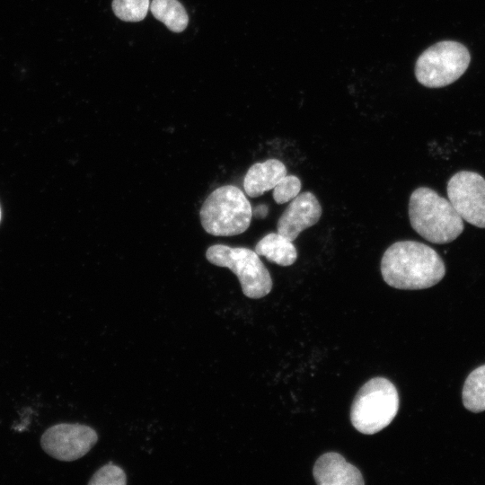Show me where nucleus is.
I'll return each mask as SVG.
<instances>
[{
	"label": "nucleus",
	"instance_id": "nucleus-1",
	"mask_svg": "<svg viewBox=\"0 0 485 485\" xmlns=\"http://www.w3.org/2000/svg\"><path fill=\"white\" fill-rule=\"evenodd\" d=\"M380 268L386 284L405 290L431 287L445 274L439 254L430 246L415 241H400L389 246Z\"/></svg>",
	"mask_w": 485,
	"mask_h": 485
},
{
	"label": "nucleus",
	"instance_id": "nucleus-2",
	"mask_svg": "<svg viewBox=\"0 0 485 485\" xmlns=\"http://www.w3.org/2000/svg\"><path fill=\"white\" fill-rule=\"evenodd\" d=\"M411 227L427 241L444 244L463 231V220L445 198L427 187L416 189L409 200Z\"/></svg>",
	"mask_w": 485,
	"mask_h": 485
},
{
	"label": "nucleus",
	"instance_id": "nucleus-3",
	"mask_svg": "<svg viewBox=\"0 0 485 485\" xmlns=\"http://www.w3.org/2000/svg\"><path fill=\"white\" fill-rule=\"evenodd\" d=\"M204 230L215 236H234L251 225L252 208L244 193L234 185L221 186L206 198L199 211Z\"/></svg>",
	"mask_w": 485,
	"mask_h": 485
},
{
	"label": "nucleus",
	"instance_id": "nucleus-4",
	"mask_svg": "<svg viewBox=\"0 0 485 485\" xmlns=\"http://www.w3.org/2000/svg\"><path fill=\"white\" fill-rule=\"evenodd\" d=\"M399 395L394 384L384 377L366 382L357 393L350 410L353 427L373 435L387 427L397 414Z\"/></svg>",
	"mask_w": 485,
	"mask_h": 485
},
{
	"label": "nucleus",
	"instance_id": "nucleus-5",
	"mask_svg": "<svg viewBox=\"0 0 485 485\" xmlns=\"http://www.w3.org/2000/svg\"><path fill=\"white\" fill-rule=\"evenodd\" d=\"M206 258L213 265L228 268L239 279L244 295L258 299L272 289L270 274L255 251L244 247L215 244Z\"/></svg>",
	"mask_w": 485,
	"mask_h": 485
},
{
	"label": "nucleus",
	"instance_id": "nucleus-6",
	"mask_svg": "<svg viewBox=\"0 0 485 485\" xmlns=\"http://www.w3.org/2000/svg\"><path fill=\"white\" fill-rule=\"evenodd\" d=\"M471 57L461 43L443 40L427 48L417 59L415 75L424 86L438 88L457 80L469 66Z\"/></svg>",
	"mask_w": 485,
	"mask_h": 485
},
{
	"label": "nucleus",
	"instance_id": "nucleus-7",
	"mask_svg": "<svg viewBox=\"0 0 485 485\" xmlns=\"http://www.w3.org/2000/svg\"><path fill=\"white\" fill-rule=\"evenodd\" d=\"M447 196L463 220L485 228V179L471 171L454 173L447 182Z\"/></svg>",
	"mask_w": 485,
	"mask_h": 485
},
{
	"label": "nucleus",
	"instance_id": "nucleus-8",
	"mask_svg": "<svg viewBox=\"0 0 485 485\" xmlns=\"http://www.w3.org/2000/svg\"><path fill=\"white\" fill-rule=\"evenodd\" d=\"M98 440L96 431L83 424L61 423L48 428L42 435V449L59 461L71 462L86 454Z\"/></svg>",
	"mask_w": 485,
	"mask_h": 485
},
{
	"label": "nucleus",
	"instance_id": "nucleus-9",
	"mask_svg": "<svg viewBox=\"0 0 485 485\" xmlns=\"http://www.w3.org/2000/svg\"><path fill=\"white\" fill-rule=\"evenodd\" d=\"M322 213V206L312 192L299 193L279 217L278 233L293 242L301 232L315 225Z\"/></svg>",
	"mask_w": 485,
	"mask_h": 485
},
{
	"label": "nucleus",
	"instance_id": "nucleus-10",
	"mask_svg": "<svg viewBox=\"0 0 485 485\" xmlns=\"http://www.w3.org/2000/svg\"><path fill=\"white\" fill-rule=\"evenodd\" d=\"M313 474L318 485H363L359 470L334 452L321 455L314 463Z\"/></svg>",
	"mask_w": 485,
	"mask_h": 485
},
{
	"label": "nucleus",
	"instance_id": "nucleus-11",
	"mask_svg": "<svg viewBox=\"0 0 485 485\" xmlns=\"http://www.w3.org/2000/svg\"><path fill=\"white\" fill-rule=\"evenodd\" d=\"M287 174L285 164L278 159H269L253 163L243 179V189L247 196L257 198L273 190Z\"/></svg>",
	"mask_w": 485,
	"mask_h": 485
},
{
	"label": "nucleus",
	"instance_id": "nucleus-12",
	"mask_svg": "<svg viewBox=\"0 0 485 485\" xmlns=\"http://www.w3.org/2000/svg\"><path fill=\"white\" fill-rule=\"evenodd\" d=\"M259 256L279 266H290L297 259V251L293 242L278 233H269L261 238L255 246Z\"/></svg>",
	"mask_w": 485,
	"mask_h": 485
},
{
	"label": "nucleus",
	"instance_id": "nucleus-13",
	"mask_svg": "<svg viewBox=\"0 0 485 485\" xmlns=\"http://www.w3.org/2000/svg\"><path fill=\"white\" fill-rule=\"evenodd\" d=\"M150 9L153 15L172 31L181 32L188 25V14L178 0H153Z\"/></svg>",
	"mask_w": 485,
	"mask_h": 485
},
{
	"label": "nucleus",
	"instance_id": "nucleus-14",
	"mask_svg": "<svg viewBox=\"0 0 485 485\" xmlns=\"http://www.w3.org/2000/svg\"><path fill=\"white\" fill-rule=\"evenodd\" d=\"M462 398L468 410L475 413L485 410V365L469 374L463 384Z\"/></svg>",
	"mask_w": 485,
	"mask_h": 485
},
{
	"label": "nucleus",
	"instance_id": "nucleus-15",
	"mask_svg": "<svg viewBox=\"0 0 485 485\" xmlns=\"http://www.w3.org/2000/svg\"><path fill=\"white\" fill-rule=\"evenodd\" d=\"M150 7L149 0H113L115 15L122 21L139 22L143 20Z\"/></svg>",
	"mask_w": 485,
	"mask_h": 485
},
{
	"label": "nucleus",
	"instance_id": "nucleus-16",
	"mask_svg": "<svg viewBox=\"0 0 485 485\" xmlns=\"http://www.w3.org/2000/svg\"><path fill=\"white\" fill-rule=\"evenodd\" d=\"M126 483L125 472L111 463L101 467L88 482L90 485H125Z\"/></svg>",
	"mask_w": 485,
	"mask_h": 485
},
{
	"label": "nucleus",
	"instance_id": "nucleus-17",
	"mask_svg": "<svg viewBox=\"0 0 485 485\" xmlns=\"http://www.w3.org/2000/svg\"><path fill=\"white\" fill-rule=\"evenodd\" d=\"M302 183L297 176L285 175L273 189V198L278 204L291 201L301 190Z\"/></svg>",
	"mask_w": 485,
	"mask_h": 485
},
{
	"label": "nucleus",
	"instance_id": "nucleus-18",
	"mask_svg": "<svg viewBox=\"0 0 485 485\" xmlns=\"http://www.w3.org/2000/svg\"><path fill=\"white\" fill-rule=\"evenodd\" d=\"M0 219H1V210H0Z\"/></svg>",
	"mask_w": 485,
	"mask_h": 485
}]
</instances>
